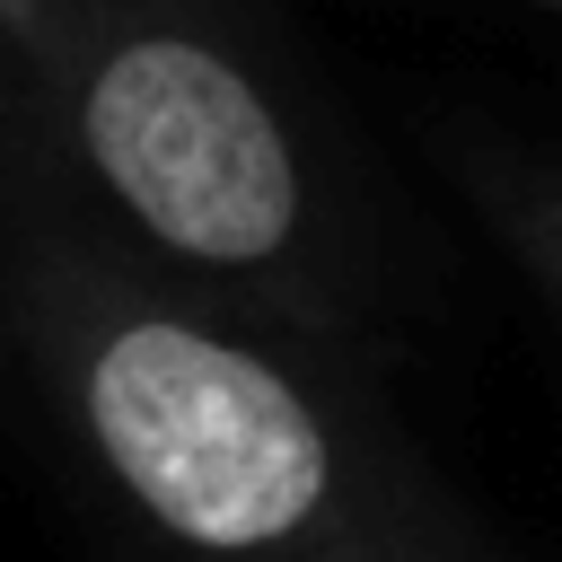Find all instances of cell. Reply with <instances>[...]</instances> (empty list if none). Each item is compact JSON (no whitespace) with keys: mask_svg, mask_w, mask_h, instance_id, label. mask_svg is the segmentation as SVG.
Instances as JSON below:
<instances>
[{"mask_svg":"<svg viewBox=\"0 0 562 562\" xmlns=\"http://www.w3.org/2000/svg\"><path fill=\"white\" fill-rule=\"evenodd\" d=\"M26 342L123 509L184 562H334L342 439L316 395L184 307L26 272Z\"/></svg>","mask_w":562,"mask_h":562,"instance_id":"cell-1","label":"cell"},{"mask_svg":"<svg viewBox=\"0 0 562 562\" xmlns=\"http://www.w3.org/2000/svg\"><path fill=\"white\" fill-rule=\"evenodd\" d=\"M61 70V132L97 193L176 263L263 272L307 220L299 149L272 97L184 26H105Z\"/></svg>","mask_w":562,"mask_h":562,"instance_id":"cell-2","label":"cell"},{"mask_svg":"<svg viewBox=\"0 0 562 562\" xmlns=\"http://www.w3.org/2000/svg\"><path fill=\"white\" fill-rule=\"evenodd\" d=\"M53 26H61V0H0V35H18L26 53H44Z\"/></svg>","mask_w":562,"mask_h":562,"instance_id":"cell-3","label":"cell"}]
</instances>
